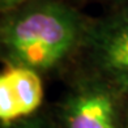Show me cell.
Masks as SVG:
<instances>
[{"label":"cell","mask_w":128,"mask_h":128,"mask_svg":"<svg viewBox=\"0 0 128 128\" xmlns=\"http://www.w3.org/2000/svg\"><path fill=\"white\" fill-rule=\"evenodd\" d=\"M90 22L64 0H30L3 13L2 59L42 76L58 73L78 59Z\"/></svg>","instance_id":"obj_1"},{"label":"cell","mask_w":128,"mask_h":128,"mask_svg":"<svg viewBox=\"0 0 128 128\" xmlns=\"http://www.w3.org/2000/svg\"><path fill=\"white\" fill-rule=\"evenodd\" d=\"M51 114L59 128H128V93L80 69Z\"/></svg>","instance_id":"obj_2"},{"label":"cell","mask_w":128,"mask_h":128,"mask_svg":"<svg viewBox=\"0 0 128 128\" xmlns=\"http://www.w3.org/2000/svg\"><path fill=\"white\" fill-rule=\"evenodd\" d=\"M80 69L102 77L128 93V5L92 18Z\"/></svg>","instance_id":"obj_3"},{"label":"cell","mask_w":128,"mask_h":128,"mask_svg":"<svg viewBox=\"0 0 128 128\" xmlns=\"http://www.w3.org/2000/svg\"><path fill=\"white\" fill-rule=\"evenodd\" d=\"M43 94L40 73L26 67L5 66L0 76L2 126L37 114L42 106Z\"/></svg>","instance_id":"obj_4"},{"label":"cell","mask_w":128,"mask_h":128,"mask_svg":"<svg viewBox=\"0 0 128 128\" xmlns=\"http://www.w3.org/2000/svg\"><path fill=\"white\" fill-rule=\"evenodd\" d=\"M2 128H59L52 114L37 112L25 119L2 126Z\"/></svg>","instance_id":"obj_5"},{"label":"cell","mask_w":128,"mask_h":128,"mask_svg":"<svg viewBox=\"0 0 128 128\" xmlns=\"http://www.w3.org/2000/svg\"><path fill=\"white\" fill-rule=\"evenodd\" d=\"M30 0H0V8H2V12H8V10H12L20 5L25 4Z\"/></svg>","instance_id":"obj_6"}]
</instances>
